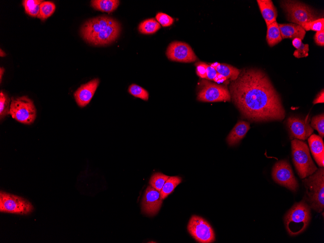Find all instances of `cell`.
<instances>
[{
	"instance_id": "1",
	"label": "cell",
	"mask_w": 324,
	"mask_h": 243,
	"mask_svg": "<svg viewBox=\"0 0 324 243\" xmlns=\"http://www.w3.org/2000/svg\"><path fill=\"white\" fill-rule=\"evenodd\" d=\"M229 89L234 102L246 118L255 121L284 119L279 96L262 71L243 70L231 82Z\"/></svg>"
},
{
	"instance_id": "2",
	"label": "cell",
	"mask_w": 324,
	"mask_h": 243,
	"mask_svg": "<svg viewBox=\"0 0 324 243\" xmlns=\"http://www.w3.org/2000/svg\"><path fill=\"white\" fill-rule=\"evenodd\" d=\"M121 31L120 23L114 18L102 16L90 19L82 25L81 34L88 43L105 46L114 42Z\"/></svg>"
},
{
	"instance_id": "3",
	"label": "cell",
	"mask_w": 324,
	"mask_h": 243,
	"mask_svg": "<svg viewBox=\"0 0 324 243\" xmlns=\"http://www.w3.org/2000/svg\"><path fill=\"white\" fill-rule=\"evenodd\" d=\"M306 188V200L310 208L318 212L324 208V170L319 169L303 180Z\"/></svg>"
},
{
	"instance_id": "4",
	"label": "cell",
	"mask_w": 324,
	"mask_h": 243,
	"mask_svg": "<svg viewBox=\"0 0 324 243\" xmlns=\"http://www.w3.org/2000/svg\"><path fill=\"white\" fill-rule=\"evenodd\" d=\"M311 219L310 209L303 200L295 203L284 217L286 228L291 236L302 233L307 227Z\"/></svg>"
},
{
	"instance_id": "5",
	"label": "cell",
	"mask_w": 324,
	"mask_h": 243,
	"mask_svg": "<svg viewBox=\"0 0 324 243\" xmlns=\"http://www.w3.org/2000/svg\"><path fill=\"white\" fill-rule=\"evenodd\" d=\"M291 145L293 162L300 178H305L315 172L317 168L310 157L307 144L294 139Z\"/></svg>"
},
{
	"instance_id": "6",
	"label": "cell",
	"mask_w": 324,
	"mask_h": 243,
	"mask_svg": "<svg viewBox=\"0 0 324 243\" xmlns=\"http://www.w3.org/2000/svg\"><path fill=\"white\" fill-rule=\"evenodd\" d=\"M281 6L287 19L300 26L318 19V13L309 6L296 0H283Z\"/></svg>"
},
{
	"instance_id": "7",
	"label": "cell",
	"mask_w": 324,
	"mask_h": 243,
	"mask_svg": "<svg viewBox=\"0 0 324 243\" xmlns=\"http://www.w3.org/2000/svg\"><path fill=\"white\" fill-rule=\"evenodd\" d=\"M9 114L17 121L30 125L36 117V110L32 100L27 96L12 97Z\"/></svg>"
},
{
	"instance_id": "8",
	"label": "cell",
	"mask_w": 324,
	"mask_h": 243,
	"mask_svg": "<svg viewBox=\"0 0 324 243\" xmlns=\"http://www.w3.org/2000/svg\"><path fill=\"white\" fill-rule=\"evenodd\" d=\"M34 210L28 200L4 192H0V211L20 215H27Z\"/></svg>"
},
{
	"instance_id": "9",
	"label": "cell",
	"mask_w": 324,
	"mask_h": 243,
	"mask_svg": "<svg viewBox=\"0 0 324 243\" xmlns=\"http://www.w3.org/2000/svg\"><path fill=\"white\" fill-rule=\"evenodd\" d=\"M187 229L198 243H211L215 241V233L211 226L203 218L195 215L190 218Z\"/></svg>"
},
{
	"instance_id": "10",
	"label": "cell",
	"mask_w": 324,
	"mask_h": 243,
	"mask_svg": "<svg viewBox=\"0 0 324 243\" xmlns=\"http://www.w3.org/2000/svg\"><path fill=\"white\" fill-rule=\"evenodd\" d=\"M201 83V88L197 97L198 100L209 102L230 100V94L226 87L205 80Z\"/></svg>"
},
{
	"instance_id": "11",
	"label": "cell",
	"mask_w": 324,
	"mask_h": 243,
	"mask_svg": "<svg viewBox=\"0 0 324 243\" xmlns=\"http://www.w3.org/2000/svg\"><path fill=\"white\" fill-rule=\"evenodd\" d=\"M272 177L277 183L283 186L292 191H296L298 188L296 180L289 163L285 160L275 163L272 170Z\"/></svg>"
},
{
	"instance_id": "12",
	"label": "cell",
	"mask_w": 324,
	"mask_h": 243,
	"mask_svg": "<svg viewBox=\"0 0 324 243\" xmlns=\"http://www.w3.org/2000/svg\"><path fill=\"white\" fill-rule=\"evenodd\" d=\"M166 54L169 60L179 62L191 63L197 59L187 43L179 41L171 43L167 47Z\"/></svg>"
},
{
	"instance_id": "13",
	"label": "cell",
	"mask_w": 324,
	"mask_h": 243,
	"mask_svg": "<svg viewBox=\"0 0 324 243\" xmlns=\"http://www.w3.org/2000/svg\"><path fill=\"white\" fill-rule=\"evenodd\" d=\"M162 203L160 192L150 185L148 186L142 201V212L147 216H154L159 212Z\"/></svg>"
},
{
	"instance_id": "14",
	"label": "cell",
	"mask_w": 324,
	"mask_h": 243,
	"mask_svg": "<svg viewBox=\"0 0 324 243\" xmlns=\"http://www.w3.org/2000/svg\"><path fill=\"white\" fill-rule=\"evenodd\" d=\"M287 125L292 137L305 140L313 132V128L306 119L291 116L287 120Z\"/></svg>"
},
{
	"instance_id": "15",
	"label": "cell",
	"mask_w": 324,
	"mask_h": 243,
	"mask_svg": "<svg viewBox=\"0 0 324 243\" xmlns=\"http://www.w3.org/2000/svg\"><path fill=\"white\" fill-rule=\"evenodd\" d=\"M99 83V80L94 79L82 84L74 93V96L79 106H86L92 98Z\"/></svg>"
},
{
	"instance_id": "16",
	"label": "cell",
	"mask_w": 324,
	"mask_h": 243,
	"mask_svg": "<svg viewBox=\"0 0 324 243\" xmlns=\"http://www.w3.org/2000/svg\"><path fill=\"white\" fill-rule=\"evenodd\" d=\"M308 142L312 154L320 167L324 166V145L322 138L316 134L309 136Z\"/></svg>"
},
{
	"instance_id": "17",
	"label": "cell",
	"mask_w": 324,
	"mask_h": 243,
	"mask_svg": "<svg viewBox=\"0 0 324 243\" xmlns=\"http://www.w3.org/2000/svg\"><path fill=\"white\" fill-rule=\"evenodd\" d=\"M250 129L249 123L244 121H239L230 132L227 138L229 146L237 145L245 136Z\"/></svg>"
},
{
	"instance_id": "18",
	"label": "cell",
	"mask_w": 324,
	"mask_h": 243,
	"mask_svg": "<svg viewBox=\"0 0 324 243\" xmlns=\"http://www.w3.org/2000/svg\"><path fill=\"white\" fill-rule=\"evenodd\" d=\"M278 26L282 39L298 38L303 40L306 34V31L298 24H279Z\"/></svg>"
},
{
	"instance_id": "19",
	"label": "cell",
	"mask_w": 324,
	"mask_h": 243,
	"mask_svg": "<svg viewBox=\"0 0 324 243\" xmlns=\"http://www.w3.org/2000/svg\"><path fill=\"white\" fill-rule=\"evenodd\" d=\"M257 1L267 26L276 21L277 11L272 1L257 0Z\"/></svg>"
},
{
	"instance_id": "20",
	"label": "cell",
	"mask_w": 324,
	"mask_h": 243,
	"mask_svg": "<svg viewBox=\"0 0 324 243\" xmlns=\"http://www.w3.org/2000/svg\"><path fill=\"white\" fill-rule=\"evenodd\" d=\"M210 65L214 68L218 73L232 81L237 79L240 73V70L229 65L214 63Z\"/></svg>"
},
{
	"instance_id": "21",
	"label": "cell",
	"mask_w": 324,
	"mask_h": 243,
	"mask_svg": "<svg viewBox=\"0 0 324 243\" xmlns=\"http://www.w3.org/2000/svg\"><path fill=\"white\" fill-rule=\"evenodd\" d=\"M267 27V42L269 46L273 47L280 42L282 39L278 24L276 21H275Z\"/></svg>"
},
{
	"instance_id": "22",
	"label": "cell",
	"mask_w": 324,
	"mask_h": 243,
	"mask_svg": "<svg viewBox=\"0 0 324 243\" xmlns=\"http://www.w3.org/2000/svg\"><path fill=\"white\" fill-rule=\"evenodd\" d=\"M119 4L117 0H93L91 6L95 9L102 12L111 13L115 10Z\"/></svg>"
},
{
	"instance_id": "23",
	"label": "cell",
	"mask_w": 324,
	"mask_h": 243,
	"mask_svg": "<svg viewBox=\"0 0 324 243\" xmlns=\"http://www.w3.org/2000/svg\"><path fill=\"white\" fill-rule=\"evenodd\" d=\"M181 179L179 176L169 177L160 192V198L163 200L166 198L181 182Z\"/></svg>"
},
{
	"instance_id": "24",
	"label": "cell",
	"mask_w": 324,
	"mask_h": 243,
	"mask_svg": "<svg viewBox=\"0 0 324 243\" xmlns=\"http://www.w3.org/2000/svg\"><path fill=\"white\" fill-rule=\"evenodd\" d=\"M161 28L160 24L154 18H149L141 22L138 26L139 31L143 34H152Z\"/></svg>"
},
{
	"instance_id": "25",
	"label": "cell",
	"mask_w": 324,
	"mask_h": 243,
	"mask_svg": "<svg viewBox=\"0 0 324 243\" xmlns=\"http://www.w3.org/2000/svg\"><path fill=\"white\" fill-rule=\"evenodd\" d=\"M43 0H24L22 5L26 14L32 17H37L40 9V5Z\"/></svg>"
},
{
	"instance_id": "26",
	"label": "cell",
	"mask_w": 324,
	"mask_h": 243,
	"mask_svg": "<svg viewBox=\"0 0 324 243\" xmlns=\"http://www.w3.org/2000/svg\"><path fill=\"white\" fill-rule=\"evenodd\" d=\"M55 8V5L53 2L43 1L40 5L39 13L37 17L45 20L53 14Z\"/></svg>"
},
{
	"instance_id": "27",
	"label": "cell",
	"mask_w": 324,
	"mask_h": 243,
	"mask_svg": "<svg viewBox=\"0 0 324 243\" xmlns=\"http://www.w3.org/2000/svg\"><path fill=\"white\" fill-rule=\"evenodd\" d=\"M169 177V176L157 172L152 175L149 183L151 187L160 192L164 183Z\"/></svg>"
},
{
	"instance_id": "28",
	"label": "cell",
	"mask_w": 324,
	"mask_h": 243,
	"mask_svg": "<svg viewBox=\"0 0 324 243\" xmlns=\"http://www.w3.org/2000/svg\"><path fill=\"white\" fill-rule=\"evenodd\" d=\"M11 99L8 95L1 91L0 93V117L3 118L8 114L10 111V102Z\"/></svg>"
},
{
	"instance_id": "29",
	"label": "cell",
	"mask_w": 324,
	"mask_h": 243,
	"mask_svg": "<svg viewBox=\"0 0 324 243\" xmlns=\"http://www.w3.org/2000/svg\"><path fill=\"white\" fill-rule=\"evenodd\" d=\"M128 91L133 96L147 101L148 99V92L143 87L135 84L130 85Z\"/></svg>"
},
{
	"instance_id": "30",
	"label": "cell",
	"mask_w": 324,
	"mask_h": 243,
	"mask_svg": "<svg viewBox=\"0 0 324 243\" xmlns=\"http://www.w3.org/2000/svg\"><path fill=\"white\" fill-rule=\"evenodd\" d=\"M316 130L322 138L324 136V115L323 113L316 115L312 117L311 121V126Z\"/></svg>"
},
{
	"instance_id": "31",
	"label": "cell",
	"mask_w": 324,
	"mask_h": 243,
	"mask_svg": "<svg viewBox=\"0 0 324 243\" xmlns=\"http://www.w3.org/2000/svg\"><path fill=\"white\" fill-rule=\"evenodd\" d=\"M302 27L305 31L312 30L316 32L324 31V18H319L313 21L304 24Z\"/></svg>"
},
{
	"instance_id": "32",
	"label": "cell",
	"mask_w": 324,
	"mask_h": 243,
	"mask_svg": "<svg viewBox=\"0 0 324 243\" xmlns=\"http://www.w3.org/2000/svg\"><path fill=\"white\" fill-rule=\"evenodd\" d=\"M156 19L162 27L171 26L174 22V19L163 13H158L156 16Z\"/></svg>"
},
{
	"instance_id": "33",
	"label": "cell",
	"mask_w": 324,
	"mask_h": 243,
	"mask_svg": "<svg viewBox=\"0 0 324 243\" xmlns=\"http://www.w3.org/2000/svg\"><path fill=\"white\" fill-rule=\"evenodd\" d=\"M296 49L293 52V55L295 57L300 58L308 56L309 51V45L308 44L301 43Z\"/></svg>"
},
{
	"instance_id": "34",
	"label": "cell",
	"mask_w": 324,
	"mask_h": 243,
	"mask_svg": "<svg viewBox=\"0 0 324 243\" xmlns=\"http://www.w3.org/2000/svg\"><path fill=\"white\" fill-rule=\"evenodd\" d=\"M207 64L203 62L196 63L197 75L200 78L205 79L207 75Z\"/></svg>"
},
{
	"instance_id": "35",
	"label": "cell",
	"mask_w": 324,
	"mask_h": 243,
	"mask_svg": "<svg viewBox=\"0 0 324 243\" xmlns=\"http://www.w3.org/2000/svg\"><path fill=\"white\" fill-rule=\"evenodd\" d=\"M316 44L320 46H324V31L317 32L314 35Z\"/></svg>"
},
{
	"instance_id": "36",
	"label": "cell",
	"mask_w": 324,
	"mask_h": 243,
	"mask_svg": "<svg viewBox=\"0 0 324 243\" xmlns=\"http://www.w3.org/2000/svg\"><path fill=\"white\" fill-rule=\"evenodd\" d=\"M217 73V72L214 68L210 65H207V75L205 78L206 79L213 80Z\"/></svg>"
},
{
	"instance_id": "37",
	"label": "cell",
	"mask_w": 324,
	"mask_h": 243,
	"mask_svg": "<svg viewBox=\"0 0 324 243\" xmlns=\"http://www.w3.org/2000/svg\"><path fill=\"white\" fill-rule=\"evenodd\" d=\"M324 102V92L323 89L317 96L316 98L313 101L314 104Z\"/></svg>"
},
{
	"instance_id": "38",
	"label": "cell",
	"mask_w": 324,
	"mask_h": 243,
	"mask_svg": "<svg viewBox=\"0 0 324 243\" xmlns=\"http://www.w3.org/2000/svg\"><path fill=\"white\" fill-rule=\"evenodd\" d=\"M227 79L226 77L217 73L213 81L217 83H222L226 81Z\"/></svg>"
},
{
	"instance_id": "39",
	"label": "cell",
	"mask_w": 324,
	"mask_h": 243,
	"mask_svg": "<svg viewBox=\"0 0 324 243\" xmlns=\"http://www.w3.org/2000/svg\"><path fill=\"white\" fill-rule=\"evenodd\" d=\"M4 72V69L3 67H1L0 68V82L2 80V76L3 74V73Z\"/></svg>"
},
{
	"instance_id": "40",
	"label": "cell",
	"mask_w": 324,
	"mask_h": 243,
	"mask_svg": "<svg viewBox=\"0 0 324 243\" xmlns=\"http://www.w3.org/2000/svg\"><path fill=\"white\" fill-rule=\"evenodd\" d=\"M6 53L2 50V49H0V57H4L6 56Z\"/></svg>"
}]
</instances>
